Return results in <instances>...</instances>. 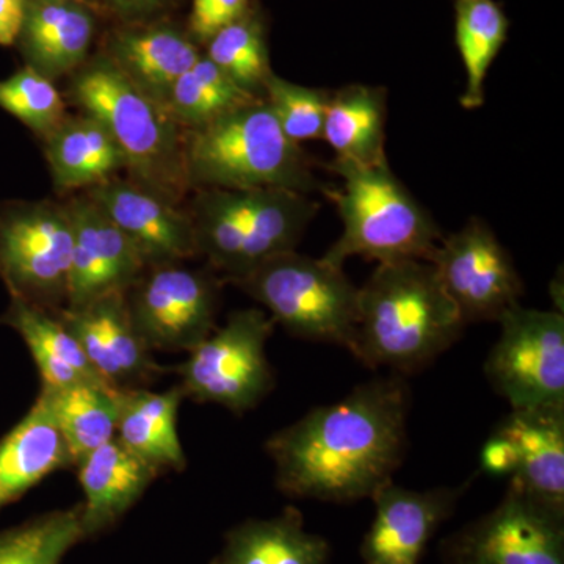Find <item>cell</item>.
Here are the masks:
<instances>
[{
	"mask_svg": "<svg viewBox=\"0 0 564 564\" xmlns=\"http://www.w3.org/2000/svg\"><path fill=\"white\" fill-rule=\"evenodd\" d=\"M410 406V388L395 375L314 408L267 441L278 489L318 502L372 500L406 454Z\"/></svg>",
	"mask_w": 564,
	"mask_h": 564,
	"instance_id": "1",
	"label": "cell"
},
{
	"mask_svg": "<svg viewBox=\"0 0 564 564\" xmlns=\"http://www.w3.org/2000/svg\"><path fill=\"white\" fill-rule=\"evenodd\" d=\"M464 326L432 263H378L359 288L358 321L348 351L370 369L414 373L448 350Z\"/></svg>",
	"mask_w": 564,
	"mask_h": 564,
	"instance_id": "2",
	"label": "cell"
},
{
	"mask_svg": "<svg viewBox=\"0 0 564 564\" xmlns=\"http://www.w3.org/2000/svg\"><path fill=\"white\" fill-rule=\"evenodd\" d=\"M191 187L254 191H322L310 158L289 139L269 104L256 99L184 137Z\"/></svg>",
	"mask_w": 564,
	"mask_h": 564,
	"instance_id": "3",
	"label": "cell"
},
{
	"mask_svg": "<svg viewBox=\"0 0 564 564\" xmlns=\"http://www.w3.org/2000/svg\"><path fill=\"white\" fill-rule=\"evenodd\" d=\"M317 210L307 195L285 188H199L188 214L198 254L234 284L274 256L295 250Z\"/></svg>",
	"mask_w": 564,
	"mask_h": 564,
	"instance_id": "4",
	"label": "cell"
},
{
	"mask_svg": "<svg viewBox=\"0 0 564 564\" xmlns=\"http://www.w3.org/2000/svg\"><path fill=\"white\" fill-rule=\"evenodd\" d=\"M329 170L343 180L340 188H325L336 203L344 231L323 254L337 267L352 256L378 263L422 259L430 261L441 232L432 215L389 169L334 159Z\"/></svg>",
	"mask_w": 564,
	"mask_h": 564,
	"instance_id": "5",
	"label": "cell"
},
{
	"mask_svg": "<svg viewBox=\"0 0 564 564\" xmlns=\"http://www.w3.org/2000/svg\"><path fill=\"white\" fill-rule=\"evenodd\" d=\"M73 98L117 141L132 182L180 204L191 191L184 137L165 106L154 101L111 61H96L73 82Z\"/></svg>",
	"mask_w": 564,
	"mask_h": 564,
	"instance_id": "6",
	"label": "cell"
},
{
	"mask_svg": "<svg viewBox=\"0 0 564 564\" xmlns=\"http://www.w3.org/2000/svg\"><path fill=\"white\" fill-rule=\"evenodd\" d=\"M234 284L292 336L350 348L359 288L348 280L344 267L293 250L274 256Z\"/></svg>",
	"mask_w": 564,
	"mask_h": 564,
	"instance_id": "7",
	"label": "cell"
},
{
	"mask_svg": "<svg viewBox=\"0 0 564 564\" xmlns=\"http://www.w3.org/2000/svg\"><path fill=\"white\" fill-rule=\"evenodd\" d=\"M273 328V318L254 307L229 315L176 367L185 399L220 404L239 415L254 410L274 386L267 358Z\"/></svg>",
	"mask_w": 564,
	"mask_h": 564,
	"instance_id": "8",
	"label": "cell"
},
{
	"mask_svg": "<svg viewBox=\"0 0 564 564\" xmlns=\"http://www.w3.org/2000/svg\"><path fill=\"white\" fill-rule=\"evenodd\" d=\"M500 336L485 362L494 391L511 410L564 408V317L518 306L499 318Z\"/></svg>",
	"mask_w": 564,
	"mask_h": 564,
	"instance_id": "9",
	"label": "cell"
},
{
	"mask_svg": "<svg viewBox=\"0 0 564 564\" xmlns=\"http://www.w3.org/2000/svg\"><path fill=\"white\" fill-rule=\"evenodd\" d=\"M70 250L66 206L21 204L0 214V280L11 296L52 313L66 307Z\"/></svg>",
	"mask_w": 564,
	"mask_h": 564,
	"instance_id": "10",
	"label": "cell"
},
{
	"mask_svg": "<svg viewBox=\"0 0 564 564\" xmlns=\"http://www.w3.org/2000/svg\"><path fill=\"white\" fill-rule=\"evenodd\" d=\"M133 325L152 351H192L214 333L220 284L180 262L147 267L128 293Z\"/></svg>",
	"mask_w": 564,
	"mask_h": 564,
	"instance_id": "11",
	"label": "cell"
},
{
	"mask_svg": "<svg viewBox=\"0 0 564 564\" xmlns=\"http://www.w3.org/2000/svg\"><path fill=\"white\" fill-rule=\"evenodd\" d=\"M429 262L464 325L499 322L521 304L524 284L513 259L484 220L473 218L441 239Z\"/></svg>",
	"mask_w": 564,
	"mask_h": 564,
	"instance_id": "12",
	"label": "cell"
},
{
	"mask_svg": "<svg viewBox=\"0 0 564 564\" xmlns=\"http://www.w3.org/2000/svg\"><path fill=\"white\" fill-rule=\"evenodd\" d=\"M445 564H564V521L508 485L496 508L451 534Z\"/></svg>",
	"mask_w": 564,
	"mask_h": 564,
	"instance_id": "13",
	"label": "cell"
},
{
	"mask_svg": "<svg viewBox=\"0 0 564 564\" xmlns=\"http://www.w3.org/2000/svg\"><path fill=\"white\" fill-rule=\"evenodd\" d=\"M128 292L99 296L79 307L57 311L96 375L120 391L144 389L166 372L133 325Z\"/></svg>",
	"mask_w": 564,
	"mask_h": 564,
	"instance_id": "14",
	"label": "cell"
},
{
	"mask_svg": "<svg viewBox=\"0 0 564 564\" xmlns=\"http://www.w3.org/2000/svg\"><path fill=\"white\" fill-rule=\"evenodd\" d=\"M73 228L66 307L128 292L147 270L143 256L90 196L65 204Z\"/></svg>",
	"mask_w": 564,
	"mask_h": 564,
	"instance_id": "15",
	"label": "cell"
},
{
	"mask_svg": "<svg viewBox=\"0 0 564 564\" xmlns=\"http://www.w3.org/2000/svg\"><path fill=\"white\" fill-rule=\"evenodd\" d=\"M469 484L426 491L389 484L375 494L362 564H421L434 534L455 513Z\"/></svg>",
	"mask_w": 564,
	"mask_h": 564,
	"instance_id": "16",
	"label": "cell"
},
{
	"mask_svg": "<svg viewBox=\"0 0 564 564\" xmlns=\"http://www.w3.org/2000/svg\"><path fill=\"white\" fill-rule=\"evenodd\" d=\"M88 196L128 237L148 267L198 256L191 214L132 181L111 177L90 187Z\"/></svg>",
	"mask_w": 564,
	"mask_h": 564,
	"instance_id": "17",
	"label": "cell"
},
{
	"mask_svg": "<svg viewBox=\"0 0 564 564\" xmlns=\"http://www.w3.org/2000/svg\"><path fill=\"white\" fill-rule=\"evenodd\" d=\"M496 432L518 452L510 486L564 521V408L511 410Z\"/></svg>",
	"mask_w": 564,
	"mask_h": 564,
	"instance_id": "18",
	"label": "cell"
},
{
	"mask_svg": "<svg viewBox=\"0 0 564 564\" xmlns=\"http://www.w3.org/2000/svg\"><path fill=\"white\" fill-rule=\"evenodd\" d=\"M85 540L109 532L161 475L115 437L76 464Z\"/></svg>",
	"mask_w": 564,
	"mask_h": 564,
	"instance_id": "19",
	"label": "cell"
},
{
	"mask_svg": "<svg viewBox=\"0 0 564 564\" xmlns=\"http://www.w3.org/2000/svg\"><path fill=\"white\" fill-rule=\"evenodd\" d=\"M74 464L40 393L29 413L0 441V511L20 500L47 475L69 469Z\"/></svg>",
	"mask_w": 564,
	"mask_h": 564,
	"instance_id": "20",
	"label": "cell"
},
{
	"mask_svg": "<svg viewBox=\"0 0 564 564\" xmlns=\"http://www.w3.org/2000/svg\"><path fill=\"white\" fill-rule=\"evenodd\" d=\"M329 554L328 541L306 530L299 508L288 507L232 527L210 564H326Z\"/></svg>",
	"mask_w": 564,
	"mask_h": 564,
	"instance_id": "21",
	"label": "cell"
},
{
	"mask_svg": "<svg viewBox=\"0 0 564 564\" xmlns=\"http://www.w3.org/2000/svg\"><path fill=\"white\" fill-rule=\"evenodd\" d=\"M184 399L180 384L165 392L147 388L122 391L117 440L159 473H181L187 466L177 433V414Z\"/></svg>",
	"mask_w": 564,
	"mask_h": 564,
	"instance_id": "22",
	"label": "cell"
},
{
	"mask_svg": "<svg viewBox=\"0 0 564 564\" xmlns=\"http://www.w3.org/2000/svg\"><path fill=\"white\" fill-rule=\"evenodd\" d=\"M93 33L95 20L82 3L31 2L20 36L29 65L54 79L85 61Z\"/></svg>",
	"mask_w": 564,
	"mask_h": 564,
	"instance_id": "23",
	"label": "cell"
},
{
	"mask_svg": "<svg viewBox=\"0 0 564 564\" xmlns=\"http://www.w3.org/2000/svg\"><path fill=\"white\" fill-rule=\"evenodd\" d=\"M0 323L14 329L28 345L39 367L41 388L62 389L82 381L101 380L57 313L11 296Z\"/></svg>",
	"mask_w": 564,
	"mask_h": 564,
	"instance_id": "24",
	"label": "cell"
},
{
	"mask_svg": "<svg viewBox=\"0 0 564 564\" xmlns=\"http://www.w3.org/2000/svg\"><path fill=\"white\" fill-rule=\"evenodd\" d=\"M46 159L58 191L95 187L128 166L110 132L90 115L66 118L46 139Z\"/></svg>",
	"mask_w": 564,
	"mask_h": 564,
	"instance_id": "25",
	"label": "cell"
},
{
	"mask_svg": "<svg viewBox=\"0 0 564 564\" xmlns=\"http://www.w3.org/2000/svg\"><path fill=\"white\" fill-rule=\"evenodd\" d=\"M111 55L140 90L165 107L174 84L202 57L187 36L166 28L121 33Z\"/></svg>",
	"mask_w": 564,
	"mask_h": 564,
	"instance_id": "26",
	"label": "cell"
},
{
	"mask_svg": "<svg viewBox=\"0 0 564 564\" xmlns=\"http://www.w3.org/2000/svg\"><path fill=\"white\" fill-rule=\"evenodd\" d=\"M386 91L369 85H348L329 96L322 139L336 159L359 165L388 161L384 151Z\"/></svg>",
	"mask_w": 564,
	"mask_h": 564,
	"instance_id": "27",
	"label": "cell"
},
{
	"mask_svg": "<svg viewBox=\"0 0 564 564\" xmlns=\"http://www.w3.org/2000/svg\"><path fill=\"white\" fill-rule=\"evenodd\" d=\"M40 393L50 406L74 463L117 437L122 402L120 389L95 380L62 389L41 388Z\"/></svg>",
	"mask_w": 564,
	"mask_h": 564,
	"instance_id": "28",
	"label": "cell"
},
{
	"mask_svg": "<svg viewBox=\"0 0 564 564\" xmlns=\"http://www.w3.org/2000/svg\"><path fill=\"white\" fill-rule=\"evenodd\" d=\"M507 17L494 0H456V44L466 69L464 109L484 106L485 80L507 40Z\"/></svg>",
	"mask_w": 564,
	"mask_h": 564,
	"instance_id": "29",
	"label": "cell"
},
{
	"mask_svg": "<svg viewBox=\"0 0 564 564\" xmlns=\"http://www.w3.org/2000/svg\"><path fill=\"white\" fill-rule=\"evenodd\" d=\"M256 99L261 98L240 88L209 58L199 57L174 84L166 110L177 124L196 129Z\"/></svg>",
	"mask_w": 564,
	"mask_h": 564,
	"instance_id": "30",
	"label": "cell"
},
{
	"mask_svg": "<svg viewBox=\"0 0 564 564\" xmlns=\"http://www.w3.org/2000/svg\"><path fill=\"white\" fill-rule=\"evenodd\" d=\"M85 541L79 505L36 516L0 533V564H62Z\"/></svg>",
	"mask_w": 564,
	"mask_h": 564,
	"instance_id": "31",
	"label": "cell"
},
{
	"mask_svg": "<svg viewBox=\"0 0 564 564\" xmlns=\"http://www.w3.org/2000/svg\"><path fill=\"white\" fill-rule=\"evenodd\" d=\"M207 43L209 50L206 57L245 91L262 99L263 87L273 70L270 68L261 22L245 13L215 33Z\"/></svg>",
	"mask_w": 564,
	"mask_h": 564,
	"instance_id": "32",
	"label": "cell"
},
{
	"mask_svg": "<svg viewBox=\"0 0 564 564\" xmlns=\"http://www.w3.org/2000/svg\"><path fill=\"white\" fill-rule=\"evenodd\" d=\"M0 109L44 139L66 120L65 102L54 82L31 65L0 80Z\"/></svg>",
	"mask_w": 564,
	"mask_h": 564,
	"instance_id": "33",
	"label": "cell"
},
{
	"mask_svg": "<svg viewBox=\"0 0 564 564\" xmlns=\"http://www.w3.org/2000/svg\"><path fill=\"white\" fill-rule=\"evenodd\" d=\"M329 96L332 93L303 87L272 73L263 87L262 99L269 104L285 135L300 144L322 139Z\"/></svg>",
	"mask_w": 564,
	"mask_h": 564,
	"instance_id": "34",
	"label": "cell"
},
{
	"mask_svg": "<svg viewBox=\"0 0 564 564\" xmlns=\"http://www.w3.org/2000/svg\"><path fill=\"white\" fill-rule=\"evenodd\" d=\"M248 0H193L191 28L193 35L209 41L215 33L247 13Z\"/></svg>",
	"mask_w": 564,
	"mask_h": 564,
	"instance_id": "35",
	"label": "cell"
},
{
	"mask_svg": "<svg viewBox=\"0 0 564 564\" xmlns=\"http://www.w3.org/2000/svg\"><path fill=\"white\" fill-rule=\"evenodd\" d=\"M480 464L485 473L496 477H511L518 467V452L514 444L494 430L492 436L481 448Z\"/></svg>",
	"mask_w": 564,
	"mask_h": 564,
	"instance_id": "36",
	"label": "cell"
},
{
	"mask_svg": "<svg viewBox=\"0 0 564 564\" xmlns=\"http://www.w3.org/2000/svg\"><path fill=\"white\" fill-rule=\"evenodd\" d=\"M25 0H0V44L10 46L20 39Z\"/></svg>",
	"mask_w": 564,
	"mask_h": 564,
	"instance_id": "37",
	"label": "cell"
},
{
	"mask_svg": "<svg viewBox=\"0 0 564 564\" xmlns=\"http://www.w3.org/2000/svg\"><path fill=\"white\" fill-rule=\"evenodd\" d=\"M115 10L126 17H139V14L151 13L163 6L166 0H109Z\"/></svg>",
	"mask_w": 564,
	"mask_h": 564,
	"instance_id": "38",
	"label": "cell"
},
{
	"mask_svg": "<svg viewBox=\"0 0 564 564\" xmlns=\"http://www.w3.org/2000/svg\"><path fill=\"white\" fill-rule=\"evenodd\" d=\"M31 2H76L82 3V6H85V3H87V0H31Z\"/></svg>",
	"mask_w": 564,
	"mask_h": 564,
	"instance_id": "39",
	"label": "cell"
}]
</instances>
